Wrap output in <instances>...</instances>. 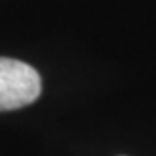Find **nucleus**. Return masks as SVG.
Segmentation results:
<instances>
[{"instance_id":"nucleus-1","label":"nucleus","mask_w":156,"mask_h":156,"mask_svg":"<svg viewBox=\"0 0 156 156\" xmlns=\"http://www.w3.org/2000/svg\"><path fill=\"white\" fill-rule=\"evenodd\" d=\"M41 92V77L30 64L0 57V111L21 109L36 102Z\"/></svg>"}]
</instances>
